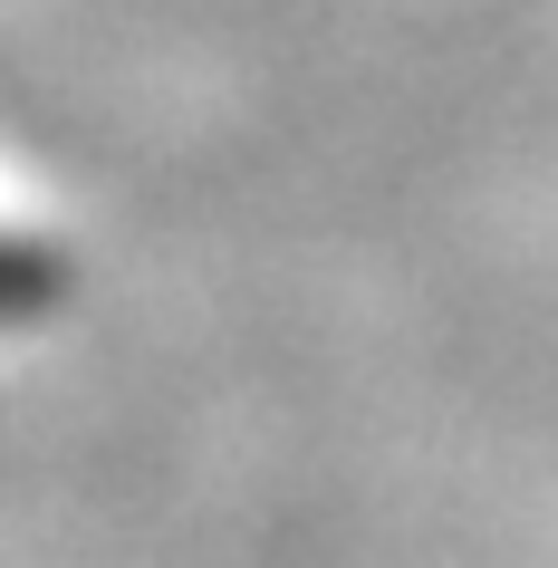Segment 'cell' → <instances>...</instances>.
<instances>
[{
  "label": "cell",
  "mask_w": 558,
  "mask_h": 568,
  "mask_svg": "<svg viewBox=\"0 0 558 568\" xmlns=\"http://www.w3.org/2000/svg\"><path fill=\"white\" fill-rule=\"evenodd\" d=\"M59 290H68L59 251L0 222V328H10V318H39V308H59Z\"/></svg>",
  "instance_id": "6da1fadb"
}]
</instances>
